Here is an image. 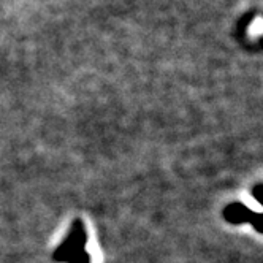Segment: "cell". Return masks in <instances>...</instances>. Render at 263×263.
<instances>
[{
	"instance_id": "1",
	"label": "cell",
	"mask_w": 263,
	"mask_h": 263,
	"mask_svg": "<svg viewBox=\"0 0 263 263\" xmlns=\"http://www.w3.org/2000/svg\"><path fill=\"white\" fill-rule=\"evenodd\" d=\"M87 232L81 219H74L70 225L67 238L52 252L54 261L65 263H90V254L86 251Z\"/></svg>"
},
{
	"instance_id": "2",
	"label": "cell",
	"mask_w": 263,
	"mask_h": 263,
	"mask_svg": "<svg viewBox=\"0 0 263 263\" xmlns=\"http://www.w3.org/2000/svg\"><path fill=\"white\" fill-rule=\"evenodd\" d=\"M223 219L230 223H251L257 233H261V214L249 210L244 203H230L222 211Z\"/></svg>"
},
{
	"instance_id": "3",
	"label": "cell",
	"mask_w": 263,
	"mask_h": 263,
	"mask_svg": "<svg viewBox=\"0 0 263 263\" xmlns=\"http://www.w3.org/2000/svg\"><path fill=\"white\" fill-rule=\"evenodd\" d=\"M261 192H263V184H261V182L255 184V185H254V189H252V195H254V198L257 200V203H260V204L263 203Z\"/></svg>"
}]
</instances>
